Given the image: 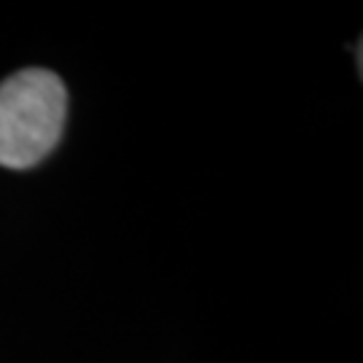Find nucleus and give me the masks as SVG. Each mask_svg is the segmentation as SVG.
Returning <instances> with one entry per match:
<instances>
[{"label": "nucleus", "mask_w": 363, "mask_h": 363, "mask_svg": "<svg viewBox=\"0 0 363 363\" xmlns=\"http://www.w3.org/2000/svg\"><path fill=\"white\" fill-rule=\"evenodd\" d=\"M67 116V89L52 70H19L0 81V167L27 169L54 151Z\"/></svg>", "instance_id": "obj_1"}]
</instances>
